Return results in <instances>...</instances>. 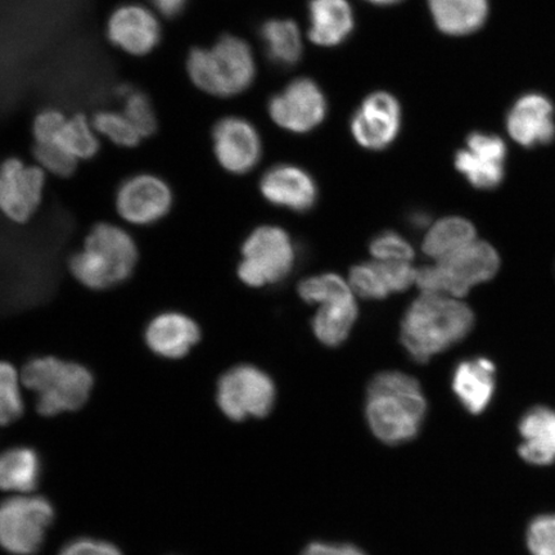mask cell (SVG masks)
<instances>
[{
  "mask_svg": "<svg viewBox=\"0 0 555 555\" xmlns=\"http://www.w3.org/2000/svg\"><path fill=\"white\" fill-rule=\"evenodd\" d=\"M141 259L129 227L104 220L90 228L81 246L69 255L67 272L88 293L106 294L133 280Z\"/></svg>",
  "mask_w": 555,
  "mask_h": 555,
  "instance_id": "1",
  "label": "cell"
},
{
  "mask_svg": "<svg viewBox=\"0 0 555 555\" xmlns=\"http://www.w3.org/2000/svg\"><path fill=\"white\" fill-rule=\"evenodd\" d=\"M25 391L35 397V409L41 416L78 412L92 398L95 377L80 360L55 353H40L21 366Z\"/></svg>",
  "mask_w": 555,
  "mask_h": 555,
  "instance_id": "2",
  "label": "cell"
},
{
  "mask_svg": "<svg viewBox=\"0 0 555 555\" xmlns=\"http://www.w3.org/2000/svg\"><path fill=\"white\" fill-rule=\"evenodd\" d=\"M366 420L374 435L388 446L418 435L427 412L420 382L400 372H384L367 387Z\"/></svg>",
  "mask_w": 555,
  "mask_h": 555,
  "instance_id": "3",
  "label": "cell"
},
{
  "mask_svg": "<svg viewBox=\"0 0 555 555\" xmlns=\"http://www.w3.org/2000/svg\"><path fill=\"white\" fill-rule=\"evenodd\" d=\"M475 315L466 304L442 295H423L401 322V343L418 363L461 343L474 328Z\"/></svg>",
  "mask_w": 555,
  "mask_h": 555,
  "instance_id": "4",
  "label": "cell"
},
{
  "mask_svg": "<svg viewBox=\"0 0 555 555\" xmlns=\"http://www.w3.org/2000/svg\"><path fill=\"white\" fill-rule=\"evenodd\" d=\"M185 73L201 92L231 99L253 85L256 65L245 40L223 35L211 46L192 48L186 54Z\"/></svg>",
  "mask_w": 555,
  "mask_h": 555,
  "instance_id": "5",
  "label": "cell"
},
{
  "mask_svg": "<svg viewBox=\"0 0 555 555\" xmlns=\"http://www.w3.org/2000/svg\"><path fill=\"white\" fill-rule=\"evenodd\" d=\"M501 267L495 248L489 243L475 241L460 251L416 272L415 282L423 295L448 294L464 297L468 291L491 280Z\"/></svg>",
  "mask_w": 555,
  "mask_h": 555,
  "instance_id": "6",
  "label": "cell"
},
{
  "mask_svg": "<svg viewBox=\"0 0 555 555\" xmlns=\"http://www.w3.org/2000/svg\"><path fill=\"white\" fill-rule=\"evenodd\" d=\"M177 196L164 177L151 171L131 173L117 185L114 210L121 224L129 228H154L168 219L176 208Z\"/></svg>",
  "mask_w": 555,
  "mask_h": 555,
  "instance_id": "7",
  "label": "cell"
},
{
  "mask_svg": "<svg viewBox=\"0 0 555 555\" xmlns=\"http://www.w3.org/2000/svg\"><path fill=\"white\" fill-rule=\"evenodd\" d=\"M47 172L37 164L11 156L0 163V215L13 225H27L44 205Z\"/></svg>",
  "mask_w": 555,
  "mask_h": 555,
  "instance_id": "8",
  "label": "cell"
},
{
  "mask_svg": "<svg viewBox=\"0 0 555 555\" xmlns=\"http://www.w3.org/2000/svg\"><path fill=\"white\" fill-rule=\"evenodd\" d=\"M242 255L237 273L249 287L281 282L294 268L293 242L281 228L256 229L243 243Z\"/></svg>",
  "mask_w": 555,
  "mask_h": 555,
  "instance_id": "9",
  "label": "cell"
},
{
  "mask_svg": "<svg viewBox=\"0 0 555 555\" xmlns=\"http://www.w3.org/2000/svg\"><path fill=\"white\" fill-rule=\"evenodd\" d=\"M217 402L220 411L234 422L261 418L274 405V382L256 366H233L218 380Z\"/></svg>",
  "mask_w": 555,
  "mask_h": 555,
  "instance_id": "10",
  "label": "cell"
},
{
  "mask_svg": "<svg viewBox=\"0 0 555 555\" xmlns=\"http://www.w3.org/2000/svg\"><path fill=\"white\" fill-rule=\"evenodd\" d=\"M53 518V506L44 498L7 499L0 503V546L13 555L37 554Z\"/></svg>",
  "mask_w": 555,
  "mask_h": 555,
  "instance_id": "11",
  "label": "cell"
},
{
  "mask_svg": "<svg viewBox=\"0 0 555 555\" xmlns=\"http://www.w3.org/2000/svg\"><path fill=\"white\" fill-rule=\"evenodd\" d=\"M106 37L117 51L134 59H144L154 53L164 37L163 18L154 7L127 2L109 13Z\"/></svg>",
  "mask_w": 555,
  "mask_h": 555,
  "instance_id": "12",
  "label": "cell"
},
{
  "mask_svg": "<svg viewBox=\"0 0 555 555\" xmlns=\"http://www.w3.org/2000/svg\"><path fill=\"white\" fill-rule=\"evenodd\" d=\"M142 339L152 357L164 362H182L203 341V328L189 312L165 309L145 322Z\"/></svg>",
  "mask_w": 555,
  "mask_h": 555,
  "instance_id": "13",
  "label": "cell"
},
{
  "mask_svg": "<svg viewBox=\"0 0 555 555\" xmlns=\"http://www.w3.org/2000/svg\"><path fill=\"white\" fill-rule=\"evenodd\" d=\"M269 113L280 127L294 133H307L324 120L327 101L314 81L298 79L273 96Z\"/></svg>",
  "mask_w": 555,
  "mask_h": 555,
  "instance_id": "14",
  "label": "cell"
},
{
  "mask_svg": "<svg viewBox=\"0 0 555 555\" xmlns=\"http://www.w3.org/2000/svg\"><path fill=\"white\" fill-rule=\"evenodd\" d=\"M212 150L221 168L242 176L251 171L259 163L260 137L251 122L237 116H228L215 124Z\"/></svg>",
  "mask_w": 555,
  "mask_h": 555,
  "instance_id": "15",
  "label": "cell"
},
{
  "mask_svg": "<svg viewBox=\"0 0 555 555\" xmlns=\"http://www.w3.org/2000/svg\"><path fill=\"white\" fill-rule=\"evenodd\" d=\"M506 147L494 134L472 133L466 147L457 152L455 166L478 190H494L505 173Z\"/></svg>",
  "mask_w": 555,
  "mask_h": 555,
  "instance_id": "16",
  "label": "cell"
},
{
  "mask_svg": "<svg viewBox=\"0 0 555 555\" xmlns=\"http://www.w3.org/2000/svg\"><path fill=\"white\" fill-rule=\"evenodd\" d=\"M401 108L395 96L374 93L362 103L351 120V131L358 143L367 150H384L398 137Z\"/></svg>",
  "mask_w": 555,
  "mask_h": 555,
  "instance_id": "17",
  "label": "cell"
},
{
  "mask_svg": "<svg viewBox=\"0 0 555 555\" xmlns=\"http://www.w3.org/2000/svg\"><path fill=\"white\" fill-rule=\"evenodd\" d=\"M509 135L524 147L551 143L555 137L554 108L541 94H526L506 117Z\"/></svg>",
  "mask_w": 555,
  "mask_h": 555,
  "instance_id": "18",
  "label": "cell"
},
{
  "mask_svg": "<svg viewBox=\"0 0 555 555\" xmlns=\"http://www.w3.org/2000/svg\"><path fill=\"white\" fill-rule=\"evenodd\" d=\"M261 192L269 203L298 212L309 211L318 198L314 180L307 171L291 165L270 169L261 180Z\"/></svg>",
  "mask_w": 555,
  "mask_h": 555,
  "instance_id": "19",
  "label": "cell"
},
{
  "mask_svg": "<svg viewBox=\"0 0 555 555\" xmlns=\"http://www.w3.org/2000/svg\"><path fill=\"white\" fill-rule=\"evenodd\" d=\"M453 390L469 413H482L494 397V363L486 358L464 360L455 367Z\"/></svg>",
  "mask_w": 555,
  "mask_h": 555,
  "instance_id": "20",
  "label": "cell"
},
{
  "mask_svg": "<svg viewBox=\"0 0 555 555\" xmlns=\"http://www.w3.org/2000/svg\"><path fill=\"white\" fill-rule=\"evenodd\" d=\"M522 437L518 453L533 466L555 463V411L545 406L532 408L519 422Z\"/></svg>",
  "mask_w": 555,
  "mask_h": 555,
  "instance_id": "21",
  "label": "cell"
},
{
  "mask_svg": "<svg viewBox=\"0 0 555 555\" xmlns=\"http://www.w3.org/2000/svg\"><path fill=\"white\" fill-rule=\"evenodd\" d=\"M309 18L310 39L322 47L341 44L353 29V13L347 0H311Z\"/></svg>",
  "mask_w": 555,
  "mask_h": 555,
  "instance_id": "22",
  "label": "cell"
},
{
  "mask_svg": "<svg viewBox=\"0 0 555 555\" xmlns=\"http://www.w3.org/2000/svg\"><path fill=\"white\" fill-rule=\"evenodd\" d=\"M429 11L440 31L463 37L480 30L488 18V0H428Z\"/></svg>",
  "mask_w": 555,
  "mask_h": 555,
  "instance_id": "23",
  "label": "cell"
},
{
  "mask_svg": "<svg viewBox=\"0 0 555 555\" xmlns=\"http://www.w3.org/2000/svg\"><path fill=\"white\" fill-rule=\"evenodd\" d=\"M41 461L30 448H12L0 454V489L29 492L39 485Z\"/></svg>",
  "mask_w": 555,
  "mask_h": 555,
  "instance_id": "24",
  "label": "cell"
},
{
  "mask_svg": "<svg viewBox=\"0 0 555 555\" xmlns=\"http://www.w3.org/2000/svg\"><path fill=\"white\" fill-rule=\"evenodd\" d=\"M350 283L359 296L382 300L392 293H400L402 274L398 263L366 262L351 269Z\"/></svg>",
  "mask_w": 555,
  "mask_h": 555,
  "instance_id": "25",
  "label": "cell"
},
{
  "mask_svg": "<svg viewBox=\"0 0 555 555\" xmlns=\"http://www.w3.org/2000/svg\"><path fill=\"white\" fill-rule=\"evenodd\" d=\"M357 318L358 307L353 297L325 302L312 319V330L319 341L336 347L349 337Z\"/></svg>",
  "mask_w": 555,
  "mask_h": 555,
  "instance_id": "26",
  "label": "cell"
},
{
  "mask_svg": "<svg viewBox=\"0 0 555 555\" xmlns=\"http://www.w3.org/2000/svg\"><path fill=\"white\" fill-rule=\"evenodd\" d=\"M52 143L60 145L80 164L99 156L102 149V139L92 119L82 114L67 116Z\"/></svg>",
  "mask_w": 555,
  "mask_h": 555,
  "instance_id": "27",
  "label": "cell"
},
{
  "mask_svg": "<svg viewBox=\"0 0 555 555\" xmlns=\"http://www.w3.org/2000/svg\"><path fill=\"white\" fill-rule=\"evenodd\" d=\"M476 241V229L470 221L450 217L437 221L423 242V251L436 260L460 251Z\"/></svg>",
  "mask_w": 555,
  "mask_h": 555,
  "instance_id": "28",
  "label": "cell"
},
{
  "mask_svg": "<svg viewBox=\"0 0 555 555\" xmlns=\"http://www.w3.org/2000/svg\"><path fill=\"white\" fill-rule=\"evenodd\" d=\"M261 39L274 64L288 67L297 64L302 54L300 29L291 20H270L263 24Z\"/></svg>",
  "mask_w": 555,
  "mask_h": 555,
  "instance_id": "29",
  "label": "cell"
},
{
  "mask_svg": "<svg viewBox=\"0 0 555 555\" xmlns=\"http://www.w3.org/2000/svg\"><path fill=\"white\" fill-rule=\"evenodd\" d=\"M24 391L21 367L0 359V427L10 426L24 415Z\"/></svg>",
  "mask_w": 555,
  "mask_h": 555,
  "instance_id": "30",
  "label": "cell"
},
{
  "mask_svg": "<svg viewBox=\"0 0 555 555\" xmlns=\"http://www.w3.org/2000/svg\"><path fill=\"white\" fill-rule=\"evenodd\" d=\"M92 121L96 133L121 150H134L144 141L143 137L122 111L102 109L93 117Z\"/></svg>",
  "mask_w": 555,
  "mask_h": 555,
  "instance_id": "31",
  "label": "cell"
},
{
  "mask_svg": "<svg viewBox=\"0 0 555 555\" xmlns=\"http://www.w3.org/2000/svg\"><path fill=\"white\" fill-rule=\"evenodd\" d=\"M121 96L122 113L134 125L144 141L154 137L157 133L158 119L150 95L141 89L124 88Z\"/></svg>",
  "mask_w": 555,
  "mask_h": 555,
  "instance_id": "32",
  "label": "cell"
},
{
  "mask_svg": "<svg viewBox=\"0 0 555 555\" xmlns=\"http://www.w3.org/2000/svg\"><path fill=\"white\" fill-rule=\"evenodd\" d=\"M298 294L309 304H325L352 297L351 288L343 278L335 274L312 276L302 281L298 284Z\"/></svg>",
  "mask_w": 555,
  "mask_h": 555,
  "instance_id": "33",
  "label": "cell"
},
{
  "mask_svg": "<svg viewBox=\"0 0 555 555\" xmlns=\"http://www.w3.org/2000/svg\"><path fill=\"white\" fill-rule=\"evenodd\" d=\"M33 162L47 172L48 177L61 180L73 178L80 163L54 143L33 144Z\"/></svg>",
  "mask_w": 555,
  "mask_h": 555,
  "instance_id": "34",
  "label": "cell"
},
{
  "mask_svg": "<svg viewBox=\"0 0 555 555\" xmlns=\"http://www.w3.org/2000/svg\"><path fill=\"white\" fill-rule=\"evenodd\" d=\"M371 254L380 261L411 262L414 258L413 247L393 232L377 235L371 242Z\"/></svg>",
  "mask_w": 555,
  "mask_h": 555,
  "instance_id": "35",
  "label": "cell"
},
{
  "mask_svg": "<svg viewBox=\"0 0 555 555\" xmlns=\"http://www.w3.org/2000/svg\"><path fill=\"white\" fill-rule=\"evenodd\" d=\"M527 546L532 555H555V515L532 520L527 530Z\"/></svg>",
  "mask_w": 555,
  "mask_h": 555,
  "instance_id": "36",
  "label": "cell"
},
{
  "mask_svg": "<svg viewBox=\"0 0 555 555\" xmlns=\"http://www.w3.org/2000/svg\"><path fill=\"white\" fill-rule=\"evenodd\" d=\"M60 555H122L113 544L93 539H79L64 546Z\"/></svg>",
  "mask_w": 555,
  "mask_h": 555,
  "instance_id": "37",
  "label": "cell"
},
{
  "mask_svg": "<svg viewBox=\"0 0 555 555\" xmlns=\"http://www.w3.org/2000/svg\"><path fill=\"white\" fill-rule=\"evenodd\" d=\"M302 555H365L359 547L344 544L314 543L305 550Z\"/></svg>",
  "mask_w": 555,
  "mask_h": 555,
  "instance_id": "38",
  "label": "cell"
},
{
  "mask_svg": "<svg viewBox=\"0 0 555 555\" xmlns=\"http://www.w3.org/2000/svg\"><path fill=\"white\" fill-rule=\"evenodd\" d=\"M189 0H152V7L163 20H173L182 15Z\"/></svg>",
  "mask_w": 555,
  "mask_h": 555,
  "instance_id": "39",
  "label": "cell"
},
{
  "mask_svg": "<svg viewBox=\"0 0 555 555\" xmlns=\"http://www.w3.org/2000/svg\"><path fill=\"white\" fill-rule=\"evenodd\" d=\"M366 2L377 5H390L400 2V0H366Z\"/></svg>",
  "mask_w": 555,
  "mask_h": 555,
  "instance_id": "40",
  "label": "cell"
}]
</instances>
